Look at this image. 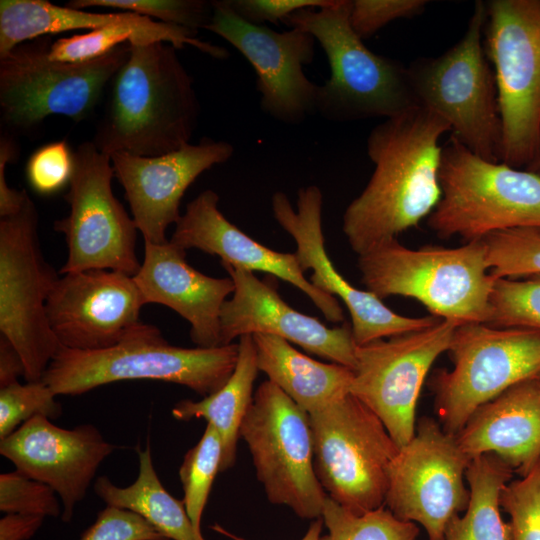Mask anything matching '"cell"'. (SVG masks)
Listing matches in <instances>:
<instances>
[{"label":"cell","instance_id":"obj_1","mask_svg":"<svg viewBox=\"0 0 540 540\" xmlns=\"http://www.w3.org/2000/svg\"><path fill=\"white\" fill-rule=\"evenodd\" d=\"M446 132L449 124L421 106L371 130L367 154L375 168L343 214L342 230L355 253L397 238L433 212L442 195L439 140Z\"/></svg>","mask_w":540,"mask_h":540},{"label":"cell","instance_id":"obj_2","mask_svg":"<svg viewBox=\"0 0 540 540\" xmlns=\"http://www.w3.org/2000/svg\"><path fill=\"white\" fill-rule=\"evenodd\" d=\"M130 54L109 85L108 101L91 140L111 156L154 157L190 143L200 106L194 81L163 41L129 43Z\"/></svg>","mask_w":540,"mask_h":540},{"label":"cell","instance_id":"obj_3","mask_svg":"<svg viewBox=\"0 0 540 540\" xmlns=\"http://www.w3.org/2000/svg\"><path fill=\"white\" fill-rule=\"evenodd\" d=\"M357 265L366 290L381 300L410 297L431 315L459 325L491 319L496 278L489 272L482 240L455 248L411 249L391 238L358 255Z\"/></svg>","mask_w":540,"mask_h":540},{"label":"cell","instance_id":"obj_4","mask_svg":"<svg viewBox=\"0 0 540 540\" xmlns=\"http://www.w3.org/2000/svg\"><path fill=\"white\" fill-rule=\"evenodd\" d=\"M238 354V343L214 348L173 346L157 327L140 322L107 349L81 351L60 345L41 380L56 396L79 395L121 380L150 379L184 385L205 397L226 383Z\"/></svg>","mask_w":540,"mask_h":540},{"label":"cell","instance_id":"obj_5","mask_svg":"<svg viewBox=\"0 0 540 540\" xmlns=\"http://www.w3.org/2000/svg\"><path fill=\"white\" fill-rule=\"evenodd\" d=\"M351 0L300 9L285 23L315 38L327 56L330 77L319 85L317 114L334 122L402 114L419 103L408 67L371 51L353 31Z\"/></svg>","mask_w":540,"mask_h":540},{"label":"cell","instance_id":"obj_6","mask_svg":"<svg viewBox=\"0 0 540 540\" xmlns=\"http://www.w3.org/2000/svg\"><path fill=\"white\" fill-rule=\"evenodd\" d=\"M441 199L428 217L440 238L466 242L512 228H540V172L487 161L453 135L442 147Z\"/></svg>","mask_w":540,"mask_h":540},{"label":"cell","instance_id":"obj_7","mask_svg":"<svg viewBox=\"0 0 540 540\" xmlns=\"http://www.w3.org/2000/svg\"><path fill=\"white\" fill-rule=\"evenodd\" d=\"M485 1H476L463 37L438 57L408 66L419 106L450 126L453 136L479 157L499 162L502 122L495 72L484 47Z\"/></svg>","mask_w":540,"mask_h":540},{"label":"cell","instance_id":"obj_8","mask_svg":"<svg viewBox=\"0 0 540 540\" xmlns=\"http://www.w3.org/2000/svg\"><path fill=\"white\" fill-rule=\"evenodd\" d=\"M51 42L26 41L0 58L1 118L12 129L29 131L54 115L85 120L130 54L126 43L91 61L60 62L49 58Z\"/></svg>","mask_w":540,"mask_h":540},{"label":"cell","instance_id":"obj_9","mask_svg":"<svg viewBox=\"0 0 540 540\" xmlns=\"http://www.w3.org/2000/svg\"><path fill=\"white\" fill-rule=\"evenodd\" d=\"M484 47L497 81L500 161L528 167L540 150V0L486 2Z\"/></svg>","mask_w":540,"mask_h":540},{"label":"cell","instance_id":"obj_10","mask_svg":"<svg viewBox=\"0 0 540 540\" xmlns=\"http://www.w3.org/2000/svg\"><path fill=\"white\" fill-rule=\"evenodd\" d=\"M308 415L314 469L326 495L356 514L385 506L400 447L377 415L352 394Z\"/></svg>","mask_w":540,"mask_h":540},{"label":"cell","instance_id":"obj_11","mask_svg":"<svg viewBox=\"0 0 540 540\" xmlns=\"http://www.w3.org/2000/svg\"><path fill=\"white\" fill-rule=\"evenodd\" d=\"M448 351L453 368L437 370L431 387L438 422L456 435L478 407L540 371V330L465 323Z\"/></svg>","mask_w":540,"mask_h":540},{"label":"cell","instance_id":"obj_12","mask_svg":"<svg viewBox=\"0 0 540 540\" xmlns=\"http://www.w3.org/2000/svg\"><path fill=\"white\" fill-rule=\"evenodd\" d=\"M38 221L29 195L17 214L0 220V331L19 352L26 382L41 381L60 347L46 313L59 276L42 254Z\"/></svg>","mask_w":540,"mask_h":540},{"label":"cell","instance_id":"obj_13","mask_svg":"<svg viewBox=\"0 0 540 540\" xmlns=\"http://www.w3.org/2000/svg\"><path fill=\"white\" fill-rule=\"evenodd\" d=\"M240 436L267 499L302 519L320 518L327 495L314 469L308 413L273 382L264 381L254 393Z\"/></svg>","mask_w":540,"mask_h":540},{"label":"cell","instance_id":"obj_14","mask_svg":"<svg viewBox=\"0 0 540 540\" xmlns=\"http://www.w3.org/2000/svg\"><path fill=\"white\" fill-rule=\"evenodd\" d=\"M74 168L64 199L67 217L54 222L64 235L68 255L59 273L107 269L135 276L137 227L112 191L110 156L85 141L73 151Z\"/></svg>","mask_w":540,"mask_h":540},{"label":"cell","instance_id":"obj_15","mask_svg":"<svg viewBox=\"0 0 540 540\" xmlns=\"http://www.w3.org/2000/svg\"><path fill=\"white\" fill-rule=\"evenodd\" d=\"M470 461L455 435L421 418L391 465L385 506L398 519L420 524L428 540H444L448 522L468 506Z\"/></svg>","mask_w":540,"mask_h":540},{"label":"cell","instance_id":"obj_16","mask_svg":"<svg viewBox=\"0 0 540 540\" xmlns=\"http://www.w3.org/2000/svg\"><path fill=\"white\" fill-rule=\"evenodd\" d=\"M458 325L440 320L422 330L357 345L350 394L377 415L399 447L415 434L423 383L435 360L448 351Z\"/></svg>","mask_w":540,"mask_h":540},{"label":"cell","instance_id":"obj_17","mask_svg":"<svg viewBox=\"0 0 540 540\" xmlns=\"http://www.w3.org/2000/svg\"><path fill=\"white\" fill-rule=\"evenodd\" d=\"M209 30L237 49L256 73L260 108L269 117L288 124H302L317 114L319 85L304 73L315 55V38L290 28L277 32L239 17L225 0H213Z\"/></svg>","mask_w":540,"mask_h":540},{"label":"cell","instance_id":"obj_18","mask_svg":"<svg viewBox=\"0 0 540 540\" xmlns=\"http://www.w3.org/2000/svg\"><path fill=\"white\" fill-rule=\"evenodd\" d=\"M323 196L319 187L300 188L296 210L283 192L272 196L273 215L296 242L295 255L303 272L312 269L309 281L318 289L339 297L349 310L357 345L422 330L439 322L433 315L408 317L395 313L380 298L352 286L329 259L322 231Z\"/></svg>","mask_w":540,"mask_h":540},{"label":"cell","instance_id":"obj_19","mask_svg":"<svg viewBox=\"0 0 540 540\" xmlns=\"http://www.w3.org/2000/svg\"><path fill=\"white\" fill-rule=\"evenodd\" d=\"M144 305L132 276L92 269L62 274L47 299L46 313L61 346L97 351L120 343L141 322Z\"/></svg>","mask_w":540,"mask_h":540},{"label":"cell","instance_id":"obj_20","mask_svg":"<svg viewBox=\"0 0 540 540\" xmlns=\"http://www.w3.org/2000/svg\"><path fill=\"white\" fill-rule=\"evenodd\" d=\"M233 153L231 143L204 137L198 144L189 143L160 156L111 155L114 177L124 189L144 242H167L166 230L181 217L179 206L185 191L199 175L227 162Z\"/></svg>","mask_w":540,"mask_h":540},{"label":"cell","instance_id":"obj_21","mask_svg":"<svg viewBox=\"0 0 540 540\" xmlns=\"http://www.w3.org/2000/svg\"><path fill=\"white\" fill-rule=\"evenodd\" d=\"M115 449L92 424L65 429L42 415L0 440L1 455L16 470L58 494L65 522L71 520L75 506L85 497L102 461Z\"/></svg>","mask_w":540,"mask_h":540},{"label":"cell","instance_id":"obj_22","mask_svg":"<svg viewBox=\"0 0 540 540\" xmlns=\"http://www.w3.org/2000/svg\"><path fill=\"white\" fill-rule=\"evenodd\" d=\"M233 280L232 298L220 313V346L243 335L269 334L295 343L307 352L355 369L356 348L348 324L330 328L317 318L290 307L270 283L253 272L221 263Z\"/></svg>","mask_w":540,"mask_h":540},{"label":"cell","instance_id":"obj_23","mask_svg":"<svg viewBox=\"0 0 540 540\" xmlns=\"http://www.w3.org/2000/svg\"><path fill=\"white\" fill-rule=\"evenodd\" d=\"M218 194L207 189L186 205L169 240L187 250L197 248L221 258V263L246 271L266 272L305 293L333 323L344 321L336 297L315 287L304 276L295 253L269 249L233 225L218 209Z\"/></svg>","mask_w":540,"mask_h":540},{"label":"cell","instance_id":"obj_24","mask_svg":"<svg viewBox=\"0 0 540 540\" xmlns=\"http://www.w3.org/2000/svg\"><path fill=\"white\" fill-rule=\"evenodd\" d=\"M186 250L169 240L145 242L144 259L133 279L144 303L165 305L186 319L190 337L201 348L220 346V313L235 285L228 278L202 274L186 262Z\"/></svg>","mask_w":540,"mask_h":540},{"label":"cell","instance_id":"obj_25","mask_svg":"<svg viewBox=\"0 0 540 540\" xmlns=\"http://www.w3.org/2000/svg\"><path fill=\"white\" fill-rule=\"evenodd\" d=\"M473 459L494 454L521 477L540 461V382L524 379L478 407L455 435Z\"/></svg>","mask_w":540,"mask_h":540},{"label":"cell","instance_id":"obj_26","mask_svg":"<svg viewBox=\"0 0 540 540\" xmlns=\"http://www.w3.org/2000/svg\"><path fill=\"white\" fill-rule=\"evenodd\" d=\"M252 336L259 370L308 414L350 394L351 368L316 361L278 336Z\"/></svg>","mask_w":540,"mask_h":540},{"label":"cell","instance_id":"obj_27","mask_svg":"<svg viewBox=\"0 0 540 540\" xmlns=\"http://www.w3.org/2000/svg\"><path fill=\"white\" fill-rule=\"evenodd\" d=\"M238 344L235 369L220 389L199 401L181 400L172 408V416L177 420L203 418L217 430L223 445L220 472L236 462L241 425L253 401V385L259 371L253 336H241Z\"/></svg>","mask_w":540,"mask_h":540},{"label":"cell","instance_id":"obj_28","mask_svg":"<svg viewBox=\"0 0 540 540\" xmlns=\"http://www.w3.org/2000/svg\"><path fill=\"white\" fill-rule=\"evenodd\" d=\"M139 472L127 487L114 485L108 477L97 478L94 491L107 506L133 511L142 516L169 540H205L187 514L183 501L174 498L162 485L153 465L149 441L137 448Z\"/></svg>","mask_w":540,"mask_h":540},{"label":"cell","instance_id":"obj_29","mask_svg":"<svg viewBox=\"0 0 540 540\" xmlns=\"http://www.w3.org/2000/svg\"><path fill=\"white\" fill-rule=\"evenodd\" d=\"M198 31L153 21L137 15L129 21L108 25L84 34L58 38L51 42L49 58L67 63H82L100 58L118 46L134 42L163 41L181 49L186 45L216 59H225L228 51L197 38Z\"/></svg>","mask_w":540,"mask_h":540},{"label":"cell","instance_id":"obj_30","mask_svg":"<svg viewBox=\"0 0 540 540\" xmlns=\"http://www.w3.org/2000/svg\"><path fill=\"white\" fill-rule=\"evenodd\" d=\"M136 16L120 11L90 12L61 7L46 0H1L0 58L26 41L71 30L92 31Z\"/></svg>","mask_w":540,"mask_h":540},{"label":"cell","instance_id":"obj_31","mask_svg":"<svg viewBox=\"0 0 540 540\" xmlns=\"http://www.w3.org/2000/svg\"><path fill=\"white\" fill-rule=\"evenodd\" d=\"M513 474L494 454L471 459L466 470L468 506L448 522L444 540H512L509 522L500 514V493Z\"/></svg>","mask_w":540,"mask_h":540},{"label":"cell","instance_id":"obj_32","mask_svg":"<svg viewBox=\"0 0 540 540\" xmlns=\"http://www.w3.org/2000/svg\"><path fill=\"white\" fill-rule=\"evenodd\" d=\"M321 518L328 532L320 540H416L419 528L402 521L385 506L356 514L328 496Z\"/></svg>","mask_w":540,"mask_h":540},{"label":"cell","instance_id":"obj_33","mask_svg":"<svg viewBox=\"0 0 540 540\" xmlns=\"http://www.w3.org/2000/svg\"><path fill=\"white\" fill-rule=\"evenodd\" d=\"M222 440L217 430L207 424L198 443L189 449L179 468L184 491L183 503L194 527L201 531V519L216 474L220 472Z\"/></svg>","mask_w":540,"mask_h":540},{"label":"cell","instance_id":"obj_34","mask_svg":"<svg viewBox=\"0 0 540 540\" xmlns=\"http://www.w3.org/2000/svg\"><path fill=\"white\" fill-rule=\"evenodd\" d=\"M490 274L522 278L540 274V228L519 227L491 233L482 239Z\"/></svg>","mask_w":540,"mask_h":540},{"label":"cell","instance_id":"obj_35","mask_svg":"<svg viewBox=\"0 0 540 540\" xmlns=\"http://www.w3.org/2000/svg\"><path fill=\"white\" fill-rule=\"evenodd\" d=\"M490 303L488 325L540 330V274L496 279Z\"/></svg>","mask_w":540,"mask_h":540},{"label":"cell","instance_id":"obj_36","mask_svg":"<svg viewBox=\"0 0 540 540\" xmlns=\"http://www.w3.org/2000/svg\"><path fill=\"white\" fill-rule=\"evenodd\" d=\"M66 6L73 9L108 8L197 31L206 29L213 13L212 1L205 0H71Z\"/></svg>","mask_w":540,"mask_h":540},{"label":"cell","instance_id":"obj_37","mask_svg":"<svg viewBox=\"0 0 540 540\" xmlns=\"http://www.w3.org/2000/svg\"><path fill=\"white\" fill-rule=\"evenodd\" d=\"M55 393L42 380L13 382L0 388V440L31 418L42 415L57 419L62 414Z\"/></svg>","mask_w":540,"mask_h":540},{"label":"cell","instance_id":"obj_38","mask_svg":"<svg viewBox=\"0 0 540 540\" xmlns=\"http://www.w3.org/2000/svg\"><path fill=\"white\" fill-rule=\"evenodd\" d=\"M500 507L510 516L512 540H540V461L500 493Z\"/></svg>","mask_w":540,"mask_h":540},{"label":"cell","instance_id":"obj_39","mask_svg":"<svg viewBox=\"0 0 540 540\" xmlns=\"http://www.w3.org/2000/svg\"><path fill=\"white\" fill-rule=\"evenodd\" d=\"M55 494L50 486L18 470L0 475V510L5 514L57 517L61 511Z\"/></svg>","mask_w":540,"mask_h":540},{"label":"cell","instance_id":"obj_40","mask_svg":"<svg viewBox=\"0 0 540 540\" xmlns=\"http://www.w3.org/2000/svg\"><path fill=\"white\" fill-rule=\"evenodd\" d=\"M74 168L73 151L65 140L39 147L26 164L30 187L40 195H52L69 186Z\"/></svg>","mask_w":540,"mask_h":540},{"label":"cell","instance_id":"obj_41","mask_svg":"<svg viewBox=\"0 0 540 540\" xmlns=\"http://www.w3.org/2000/svg\"><path fill=\"white\" fill-rule=\"evenodd\" d=\"M428 3L426 0H352L350 25L364 40L394 20L421 14Z\"/></svg>","mask_w":540,"mask_h":540},{"label":"cell","instance_id":"obj_42","mask_svg":"<svg viewBox=\"0 0 540 540\" xmlns=\"http://www.w3.org/2000/svg\"><path fill=\"white\" fill-rule=\"evenodd\" d=\"M80 540H169L139 514L106 506Z\"/></svg>","mask_w":540,"mask_h":540},{"label":"cell","instance_id":"obj_43","mask_svg":"<svg viewBox=\"0 0 540 540\" xmlns=\"http://www.w3.org/2000/svg\"><path fill=\"white\" fill-rule=\"evenodd\" d=\"M227 5L242 19L255 25L266 22H285L293 13L305 8L328 6L333 0H225Z\"/></svg>","mask_w":540,"mask_h":540},{"label":"cell","instance_id":"obj_44","mask_svg":"<svg viewBox=\"0 0 540 540\" xmlns=\"http://www.w3.org/2000/svg\"><path fill=\"white\" fill-rule=\"evenodd\" d=\"M18 146L11 135L5 133L0 138V216L6 218L17 214L23 207L28 193L10 188L6 182L5 169L17 157Z\"/></svg>","mask_w":540,"mask_h":540},{"label":"cell","instance_id":"obj_45","mask_svg":"<svg viewBox=\"0 0 540 540\" xmlns=\"http://www.w3.org/2000/svg\"><path fill=\"white\" fill-rule=\"evenodd\" d=\"M45 517L12 513L0 519V540H28L40 528Z\"/></svg>","mask_w":540,"mask_h":540},{"label":"cell","instance_id":"obj_46","mask_svg":"<svg viewBox=\"0 0 540 540\" xmlns=\"http://www.w3.org/2000/svg\"><path fill=\"white\" fill-rule=\"evenodd\" d=\"M19 376H25L23 360L4 336L0 337V388L18 381Z\"/></svg>","mask_w":540,"mask_h":540},{"label":"cell","instance_id":"obj_47","mask_svg":"<svg viewBox=\"0 0 540 540\" xmlns=\"http://www.w3.org/2000/svg\"><path fill=\"white\" fill-rule=\"evenodd\" d=\"M322 525H323V520L321 517L313 520L307 532L305 533V535L302 537L301 540H320ZM212 529L224 536L229 537L232 540H246L238 535H235L227 531L226 529H224L223 527L219 525L212 526Z\"/></svg>","mask_w":540,"mask_h":540},{"label":"cell","instance_id":"obj_48","mask_svg":"<svg viewBox=\"0 0 540 540\" xmlns=\"http://www.w3.org/2000/svg\"><path fill=\"white\" fill-rule=\"evenodd\" d=\"M526 170L540 172V150L536 159L526 168Z\"/></svg>","mask_w":540,"mask_h":540},{"label":"cell","instance_id":"obj_49","mask_svg":"<svg viewBox=\"0 0 540 540\" xmlns=\"http://www.w3.org/2000/svg\"><path fill=\"white\" fill-rule=\"evenodd\" d=\"M535 377L539 380L540 382V371L535 375Z\"/></svg>","mask_w":540,"mask_h":540}]
</instances>
